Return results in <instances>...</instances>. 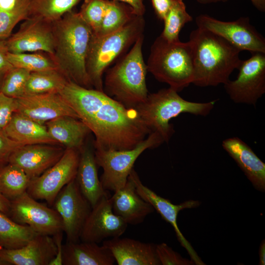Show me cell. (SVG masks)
<instances>
[{"label":"cell","instance_id":"obj_8","mask_svg":"<svg viewBox=\"0 0 265 265\" xmlns=\"http://www.w3.org/2000/svg\"><path fill=\"white\" fill-rule=\"evenodd\" d=\"M164 142L159 134L151 132L132 149L122 150L95 149L97 164L103 169L100 179L103 188L114 192L123 187L139 156L146 150L156 148Z\"/></svg>","mask_w":265,"mask_h":265},{"label":"cell","instance_id":"obj_31","mask_svg":"<svg viewBox=\"0 0 265 265\" xmlns=\"http://www.w3.org/2000/svg\"><path fill=\"white\" fill-rule=\"evenodd\" d=\"M80 0H29L28 17H37L53 23L73 10Z\"/></svg>","mask_w":265,"mask_h":265},{"label":"cell","instance_id":"obj_21","mask_svg":"<svg viewBox=\"0 0 265 265\" xmlns=\"http://www.w3.org/2000/svg\"><path fill=\"white\" fill-rule=\"evenodd\" d=\"M223 149L237 162L246 177L257 190L265 191V163L252 148L238 137L223 140Z\"/></svg>","mask_w":265,"mask_h":265},{"label":"cell","instance_id":"obj_3","mask_svg":"<svg viewBox=\"0 0 265 265\" xmlns=\"http://www.w3.org/2000/svg\"><path fill=\"white\" fill-rule=\"evenodd\" d=\"M53 57L69 80L93 88L86 69V59L92 31L79 12L73 10L53 23Z\"/></svg>","mask_w":265,"mask_h":265},{"label":"cell","instance_id":"obj_39","mask_svg":"<svg viewBox=\"0 0 265 265\" xmlns=\"http://www.w3.org/2000/svg\"><path fill=\"white\" fill-rule=\"evenodd\" d=\"M29 0H0V11L26 15L28 17Z\"/></svg>","mask_w":265,"mask_h":265},{"label":"cell","instance_id":"obj_24","mask_svg":"<svg viewBox=\"0 0 265 265\" xmlns=\"http://www.w3.org/2000/svg\"><path fill=\"white\" fill-rule=\"evenodd\" d=\"M115 262L111 251L96 242L67 241L62 245L63 265H112Z\"/></svg>","mask_w":265,"mask_h":265},{"label":"cell","instance_id":"obj_45","mask_svg":"<svg viewBox=\"0 0 265 265\" xmlns=\"http://www.w3.org/2000/svg\"><path fill=\"white\" fill-rule=\"evenodd\" d=\"M259 263L260 265H265V240H263L260 244L259 250Z\"/></svg>","mask_w":265,"mask_h":265},{"label":"cell","instance_id":"obj_17","mask_svg":"<svg viewBox=\"0 0 265 265\" xmlns=\"http://www.w3.org/2000/svg\"><path fill=\"white\" fill-rule=\"evenodd\" d=\"M16 100L17 112L41 124L63 116L79 119L58 93L24 95Z\"/></svg>","mask_w":265,"mask_h":265},{"label":"cell","instance_id":"obj_1","mask_svg":"<svg viewBox=\"0 0 265 265\" xmlns=\"http://www.w3.org/2000/svg\"><path fill=\"white\" fill-rule=\"evenodd\" d=\"M59 94L94 133L95 149H132L151 132L135 108L104 91L68 81Z\"/></svg>","mask_w":265,"mask_h":265},{"label":"cell","instance_id":"obj_4","mask_svg":"<svg viewBox=\"0 0 265 265\" xmlns=\"http://www.w3.org/2000/svg\"><path fill=\"white\" fill-rule=\"evenodd\" d=\"M144 37V34L139 37L129 52L106 70L103 81L104 92L128 108H134L149 94L142 54Z\"/></svg>","mask_w":265,"mask_h":265},{"label":"cell","instance_id":"obj_43","mask_svg":"<svg viewBox=\"0 0 265 265\" xmlns=\"http://www.w3.org/2000/svg\"><path fill=\"white\" fill-rule=\"evenodd\" d=\"M129 4L138 15L144 16L145 12V6L143 0H119Z\"/></svg>","mask_w":265,"mask_h":265},{"label":"cell","instance_id":"obj_29","mask_svg":"<svg viewBox=\"0 0 265 265\" xmlns=\"http://www.w3.org/2000/svg\"><path fill=\"white\" fill-rule=\"evenodd\" d=\"M138 15L128 4L119 0H108L107 9L98 31L93 35L104 36L115 32Z\"/></svg>","mask_w":265,"mask_h":265},{"label":"cell","instance_id":"obj_28","mask_svg":"<svg viewBox=\"0 0 265 265\" xmlns=\"http://www.w3.org/2000/svg\"><path fill=\"white\" fill-rule=\"evenodd\" d=\"M68 80L58 69L30 72L25 95L58 93Z\"/></svg>","mask_w":265,"mask_h":265},{"label":"cell","instance_id":"obj_26","mask_svg":"<svg viewBox=\"0 0 265 265\" xmlns=\"http://www.w3.org/2000/svg\"><path fill=\"white\" fill-rule=\"evenodd\" d=\"M45 125L50 136L57 143L78 150L83 146L86 137L91 132L81 120L69 116L56 118Z\"/></svg>","mask_w":265,"mask_h":265},{"label":"cell","instance_id":"obj_14","mask_svg":"<svg viewBox=\"0 0 265 265\" xmlns=\"http://www.w3.org/2000/svg\"><path fill=\"white\" fill-rule=\"evenodd\" d=\"M19 30L5 40L9 53L45 52L54 53L53 23L37 17H28Z\"/></svg>","mask_w":265,"mask_h":265},{"label":"cell","instance_id":"obj_23","mask_svg":"<svg viewBox=\"0 0 265 265\" xmlns=\"http://www.w3.org/2000/svg\"><path fill=\"white\" fill-rule=\"evenodd\" d=\"M80 156L75 180L79 188L92 207L107 194L101 184L98 175L95 151L83 145L80 150Z\"/></svg>","mask_w":265,"mask_h":265},{"label":"cell","instance_id":"obj_25","mask_svg":"<svg viewBox=\"0 0 265 265\" xmlns=\"http://www.w3.org/2000/svg\"><path fill=\"white\" fill-rule=\"evenodd\" d=\"M11 140L25 145L58 144L50 135L45 125L37 123L16 112L2 130Z\"/></svg>","mask_w":265,"mask_h":265},{"label":"cell","instance_id":"obj_20","mask_svg":"<svg viewBox=\"0 0 265 265\" xmlns=\"http://www.w3.org/2000/svg\"><path fill=\"white\" fill-rule=\"evenodd\" d=\"M102 245L111 251L118 265H161L156 252V244L116 237L104 240Z\"/></svg>","mask_w":265,"mask_h":265},{"label":"cell","instance_id":"obj_49","mask_svg":"<svg viewBox=\"0 0 265 265\" xmlns=\"http://www.w3.org/2000/svg\"><path fill=\"white\" fill-rule=\"evenodd\" d=\"M1 247L0 246V248ZM0 265H5L3 262L0 259Z\"/></svg>","mask_w":265,"mask_h":265},{"label":"cell","instance_id":"obj_47","mask_svg":"<svg viewBox=\"0 0 265 265\" xmlns=\"http://www.w3.org/2000/svg\"><path fill=\"white\" fill-rule=\"evenodd\" d=\"M198 2L203 4H211V3H218V2H226L228 1L229 0H196Z\"/></svg>","mask_w":265,"mask_h":265},{"label":"cell","instance_id":"obj_6","mask_svg":"<svg viewBox=\"0 0 265 265\" xmlns=\"http://www.w3.org/2000/svg\"><path fill=\"white\" fill-rule=\"evenodd\" d=\"M145 26L144 16L136 15L115 32L102 36L92 34L86 56V69L94 89L104 91V73L143 35Z\"/></svg>","mask_w":265,"mask_h":265},{"label":"cell","instance_id":"obj_46","mask_svg":"<svg viewBox=\"0 0 265 265\" xmlns=\"http://www.w3.org/2000/svg\"><path fill=\"white\" fill-rule=\"evenodd\" d=\"M253 5L259 11H265V0H249Z\"/></svg>","mask_w":265,"mask_h":265},{"label":"cell","instance_id":"obj_13","mask_svg":"<svg viewBox=\"0 0 265 265\" xmlns=\"http://www.w3.org/2000/svg\"><path fill=\"white\" fill-rule=\"evenodd\" d=\"M53 205L62 219L67 241H79L92 207L82 194L75 179L62 188Z\"/></svg>","mask_w":265,"mask_h":265},{"label":"cell","instance_id":"obj_42","mask_svg":"<svg viewBox=\"0 0 265 265\" xmlns=\"http://www.w3.org/2000/svg\"><path fill=\"white\" fill-rule=\"evenodd\" d=\"M62 232H59L53 236L56 245L57 253L55 257L51 262L49 265H62Z\"/></svg>","mask_w":265,"mask_h":265},{"label":"cell","instance_id":"obj_22","mask_svg":"<svg viewBox=\"0 0 265 265\" xmlns=\"http://www.w3.org/2000/svg\"><path fill=\"white\" fill-rule=\"evenodd\" d=\"M113 212L127 224L137 225L154 211L153 206L137 192L133 182L128 177L125 185L110 197Z\"/></svg>","mask_w":265,"mask_h":265},{"label":"cell","instance_id":"obj_41","mask_svg":"<svg viewBox=\"0 0 265 265\" xmlns=\"http://www.w3.org/2000/svg\"><path fill=\"white\" fill-rule=\"evenodd\" d=\"M8 53L5 41H0V72H6L13 67L8 61Z\"/></svg>","mask_w":265,"mask_h":265},{"label":"cell","instance_id":"obj_7","mask_svg":"<svg viewBox=\"0 0 265 265\" xmlns=\"http://www.w3.org/2000/svg\"><path fill=\"white\" fill-rule=\"evenodd\" d=\"M146 65L148 72L157 80L181 91L193 80L191 45L189 41L169 42L159 35L151 47Z\"/></svg>","mask_w":265,"mask_h":265},{"label":"cell","instance_id":"obj_18","mask_svg":"<svg viewBox=\"0 0 265 265\" xmlns=\"http://www.w3.org/2000/svg\"><path fill=\"white\" fill-rule=\"evenodd\" d=\"M64 150L49 144L25 145L11 155L8 163L19 167L32 179L40 176L57 162Z\"/></svg>","mask_w":265,"mask_h":265},{"label":"cell","instance_id":"obj_9","mask_svg":"<svg viewBox=\"0 0 265 265\" xmlns=\"http://www.w3.org/2000/svg\"><path fill=\"white\" fill-rule=\"evenodd\" d=\"M251 53L249 58L241 60L237 78L229 80L224 87L235 103L255 106L265 93V53Z\"/></svg>","mask_w":265,"mask_h":265},{"label":"cell","instance_id":"obj_27","mask_svg":"<svg viewBox=\"0 0 265 265\" xmlns=\"http://www.w3.org/2000/svg\"><path fill=\"white\" fill-rule=\"evenodd\" d=\"M38 234L28 226L18 223L0 211V246L16 249L25 245Z\"/></svg>","mask_w":265,"mask_h":265},{"label":"cell","instance_id":"obj_16","mask_svg":"<svg viewBox=\"0 0 265 265\" xmlns=\"http://www.w3.org/2000/svg\"><path fill=\"white\" fill-rule=\"evenodd\" d=\"M128 224L112 210L108 193L92 207L83 227L80 239L99 243L108 238L120 237Z\"/></svg>","mask_w":265,"mask_h":265},{"label":"cell","instance_id":"obj_15","mask_svg":"<svg viewBox=\"0 0 265 265\" xmlns=\"http://www.w3.org/2000/svg\"><path fill=\"white\" fill-rule=\"evenodd\" d=\"M129 178L133 182L138 194L146 202L150 203L161 215V217L169 223L173 228L176 237L181 245L188 253L191 260L196 265H204L205 264L199 257L190 243L185 238L180 230L177 224V217L179 212L183 209L198 207L200 202L197 200H189L179 205H175L167 199L164 198L144 185L137 173L133 168Z\"/></svg>","mask_w":265,"mask_h":265},{"label":"cell","instance_id":"obj_35","mask_svg":"<svg viewBox=\"0 0 265 265\" xmlns=\"http://www.w3.org/2000/svg\"><path fill=\"white\" fill-rule=\"evenodd\" d=\"M108 0H84L78 12L93 34L99 30L105 15Z\"/></svg>","mask_w":265,"mask_h":265},{"label":"cell","instance_id":"obj_12","mask_svg":"<svg viewBox=\"0 0 265 265\" xmlns=\"http://www.w3.org/2000/svg\"><path fill=\"white\" fill-rule=\"evenodd\" d=\"M9 216L39 234L53 236L63 232L62 221L57 212L37 202L26 191L10 201Z\"/></svg>","mask_w":265,"mask_h":265},{"label":"cell","instance_id":"obj_34","mask_svg":"<svg viewBox=\"0 0 265 265\" xmlns=\"http://www.w3.org/2000/svg\"><path fill=\"white\" fill-rule=\"evenodd\" d=\"M30 72L21 68L12 67L3 77L0 92L14 99L25 95L26 84Z\"/></svg>","mask_w":265,"mask_h":265},{"label":"cell","instance_id":"obj_48","mask_svg":"<svg viewBox=\"0 0 265 265\" xmlns=\"http://www.w3.org/2000/svg\"><path fill=\"white\" fill-rule=\"evenodd\" d=\"M5 73L6 72H0V88L1 86L2 80H3V77Z\"/></svg>","mask_w":265,"mask_h":265},{"label":"cell","instance_id":"obj_2","mask_svg":"<svg viewBox=\"0 0 265 265\" xmlns=\"http://www.w3.org/2000/svg\"><path fill=\"white\" fill-rule=\"evenodd\" d=\"M193 51L192 83L199 87L225 84L238 68L241 52L220 36L197 27L191 31L189 40Z\"/></svg>","mask_w":265,"mask_h":265},{"label":"cell","instance_id":"obj_44","mask_svg":"<svg viewBox=\"0 0 265 265\" xmlns=\"http://www.w3.org/2000/svg\"><path fill=\"white\" fill-rule=\"evenodd\" d=\"M10 208V201L0 192V211L9 216Z\"/></svg>","mask_w":265,"mask_h":265},{"label":"cell","instance_id":"obj_19","mask_svg":"<svg viewBox=\"0 0 265 265\" xmlns=\"http://www.w3.org/2000/svg\"><path fill=\"white\" fill-rule=\"evenodd\" d=\"M56 253L53 237L38 234L22 247H1L0 259L5 265H49Z\"/></svg>","mask_w":265,"mask_h":265},{"label":"cell","instance_id":"obj_10","mask_svg":"<svg viewBox=\"0 0 265 265\" xmlns=\"http://www.w3.org/2000/svg\"><path fill=\"white\" fill-rule=\"evenodd\" d=\"M80 150L66 148L61 158L40 176L31 179L26 192L36 200H44L50 206L62 188L75 179Z\"/></svg>","mask_w":265,"mask_h":265},{"label":"cell","instance_id":"obj_36","mask_svg":"<svg viewBox=\"0 0 265 265\" xmlns=\"http://www.w3.org/2000/svg\"><path fill=\"white\" fill-rule=\"evenodd\" d=\"M158 257L162 265H193L191 260L184 258L165 243L156 244Z\"/></svg>","mask_w":265,"mask_h":265},{"label":"cell","instance_id":"obj_30","mask_svg":"<svg viewBox=\"0 0 265 265\" xmlns=\"http://www.w3.org/2000/svg\"><path fill=\"white\" fill-rule=\"evenodd\" d=\"M31 179L19 167L7 163L0 166V192L11 201L26 192Z\"/></svg>","mask_w":265,"mask_h":265},{"label":"cell","instance_id":"obj_33","mask_svg":"<svg viewBox=\"0 0 265 265\" xmlns=\"http://www.w3.org/2000/svg\"><path fill=\"white\" fill-rule=\"evenodd\" d=\"M192 17L187 12L183 0H178L169 10L163 20L164 27L160 35L169 42H177L179 33Z\"/></svg>","mask_w":265,"mask_h":265},{"label":"cell","instance_id":"obj_5","mask_svg":"<svg viewBox=\"0 0 265 265\" xmlns=\"http://www.w3.org/2000/svg\"><path fill=\"white\" fill-rule=\"evenodd\" d=\"M176 90L168 87L148 94L144 102L134 108L151 131L159 134L168 142L174 132L170 120L182 113L206 116L214 107L216 100L205 103L186 100Z\"/></svg>","mask_w":265,"mask_h":265},{"label":"cell","instance_id":"obj_38","mask_svg":"<svg viewBox=\"0 0 265 265\" xmlns=\"http://www.w3.org/2000/svg\"><path fill=\"white\" fill-rule=\"evenodd\" d=\"M23 145H24L11 140L5 135L2 130H0V166L7 163L11 155Z\"/></svg>","mask_w":265,"mask_h":265},{"label":"cell","instance_id":"obj_40","mask_svg":"<svg viewBox=\"0 0 265 265\" xmlns=\"http://www.w3.org/2000/svg\"><path fill=\"white\" fill-rule=\"evenodd\" d=\"M158 18L163 21L170 8L178 0H151Z\"/></svg>","mask_w":265,"mask_h":265},{"label":"cell","instance_id":"obj_32","mask_svg":"<svg viewBox=\"0 0 265 265\" xmlns=\"http://www.w3.org/2000/svg\"><path fill=\"white\" fill-rule=\"evenodd\" d=\"M7 57L13 67L30 72L58 69L53 55L45 52L8 53Z\"/></svg>","mask_w":265,"mask_h":265},{"label":"cell","instance_id":"obj_37","mask_svg":"<svg viewBox=\"0 0 265 265\" xmlns=\"http://www.w3.org/2000/svg\"><path fill=\"white\" fill-rule=\"evenodd\" d=\"M16 99L8 97L0 92V130H3L16 112Z\"/></svg>","mask_w":265,"mask_h":265},{"label":"cell","instance_id":"obj_11","mask_svg":"<svg viewBox=\"0 0 265 265\" xmlns=\"http://www.w3.org/2000/svg\"><path fill=\"white\" fill-rule=\"evenodd\" d=\"M195 23L197 27L220 36L241 51L265 53V39L251 24L248 17L223 21L207 14H200L196 17Z\"/></svg>","mask_w":265,"mask_h":265}]
</instances>
